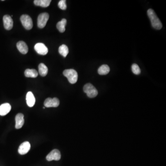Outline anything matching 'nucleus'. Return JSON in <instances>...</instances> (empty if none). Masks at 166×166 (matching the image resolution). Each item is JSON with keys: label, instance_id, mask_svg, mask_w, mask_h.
<instances>
[{"label": "nucleus", "instance_id": "16", "mask_svg": "<svg viewBox=\"0 0 166 166\" xmlns=\"http://www.w3.org/2000/svg\"><path fill=\"white\" fill-rule=\"evenodd\" d=\"M25 75L26 77L34 78L37 77L38 76V72L35 69H27L25 71Z\"/></svg>", "mask_w": 166, "mask_h": 166}, {"label": "nucleus", "instance_id": "22", "mask_svg": "<svg viewBox=\"0 0 166 166\" xmlns=\"http://www.w3.org/2000/svg\"><path fill=\"white\" fill-rule=\"evenodd\" d=\"M66 1L65 0H61L59 2L58 7L60 9L62 10H66Z\"/></svg>", "mask_w": 166, "mask_h": 166}, {"label": "nucleus", "instance_id": "10", "mask_svg": "<svg viewBox=\"0 0 166 166\" xmlns=\"http://www.w3.org/2000/svg\"><path fill=\"white\" fill-rule=\"evenodd\" d=\"M30 149V144L29 142L26 141L20 144L18 152L20 155H25L29 152Z\"/></svg>", "mask_w": 166, "mask_h": 166}, {"label": "nucleus", "instance_id": "12", "mask_svg": "<svg viewBox=\"0 0 166 166\" xmlns=\"http://www.w3.org/2000/svg\"><path fill=\"white\" fill-rule=\"evenodd\" d=\"M26 103L29 107H32L35 104L36 100L32 92H29L26 94Z\"/></svg>", "mask_w": 166, "mask_h": 166}, {"label": "nucleus", "instance_id": "19", "mask_svg": "<svg viewBox=\"0 0 166 166\" xmlns=\"http://www.w3.org/2000/svg\"><path fill=\"white\" fill-rule=\"evenodd\" d=\"M66 23H67V21L65 19H63L61 21L58 22L57 27L60 32L63 33L65 31V26L66 25Z\"/></svg>", "mask_w": 166, "mask_h": 166}, {"label": "nucleus", "instance_id": "21", "mask_svg": "<svg viewBox=\"0 0 166 166\" xmlns=\"http://www.w3.org/2000/svg\"><path fill=\"white\" fill-rule=\"evenodd\" d=\"M132 70L133 73L136 75H138L141 73V70L139 66L136 64H133L132 66Z\"/></svg>", "mask_w": 166, "mask_h": 166}, {"label": "nucleus", "instance_id": "9", "mask_svg": "<svg viewBox=\"0 0 166 166\" xmlns=\"http://www.w3.org/2000/svg\"><path fill=\"white\" fill-rule=\"evenodd\" d=\"M4 28L7 30H10L13 27V20L11 16L8 15L4 16L3 18Z\"/></svg>", "mask_w": 166, "mask_h": 166}, {"label": "nucleus", "instance_id": "5", "mask_svg": "<svg viewBox=\"0 0 166 166\" xmlns=\"http://www.w3.org/2000/svg\"><path fill=\"white\" fill-rule=\"evenodd\" d=\"M49 19V14L47 13H41L37 18V26L39 28H43L46 25Z\"/></svg>", "mask_w": 166, "mask_h": 166}, {"label": "nucleus", "instance_id": "11", "mask_svg": "<svg viewBox=\"0 0 166 166\" xmlns=\"http://www.w3.org/2000/svg\"><path fill=\"white\" fill-rule=\"evenodd\" d=\"M24 116L23 114L19 113L15 117V128L20 129L24 124Z\"/></svg>", "mask_w": 166, "mask_h": 166}, {"label": "nucleus", "instance_id": "14", "mask_svg": "<svg viewBox=\"0 0 166 166\" xmlns=\"http://www.w3.org/2000/svg\"><path fill=\"white\" fill-rule=\"evenodd\" d=\"M17 47L19 51L23 54H26L28 51L27 44L23 41H19L17 43Z\"/></svg>", "mask_w": 166, "mask_h": 166}, {"label": "nucleus", "instance_id": "7", "mask_svg": "<svg viewBox=\"0 0 166 166\" xmlns=\"http://www.w3.org/2000/svg\"><path fill=\"white\" fill-rule=\"evenodd\" d=\"M61 158V154L60 151L57 149H54L52 150L47 156L46 159L48 161H52L53 160L59 161Z\"/></svg>", "mask_w": 166, "mask_h": 166}, {"label": "nucleus", "instance_id": "8", "mask_svg": "<svg viewBox=\"0 0 166 166\" xmlns=\"http://www.w3.org/2000/svg\"><path fill=\"white\" fill-rule=\"evenodd\" d=\"M36 51L41 55H46L48 52V48L42 43H37L34 46Z\"/></svg>", "mask_w": 166, "mask_h": 166}, {"label": "nucleus", "instance_id": "3", "mask_svg": "<svg viewBox=\"0 0 166 166\" xmlns=\"http://www.w3.org/2000/svg\"><path fill=\"white\" fill-rule=\"evenodd\" d=\"M83 90L89 98H95L98 95V91L97 89L90 83L85 85Z\"/></svg>", "mask_w": 166, "mask_h": 166}, {"label": "nucleus", "instance_id": "13", "mask_svg": "<svg viewBox=\"0 0 166 166\" xmlns=\"http://www.w3.org/2000/svg\"><path fill=\"white\" fill-rule=\"evenodd\" d=\"M11 109V106L8 103L2 104L0 106V115L5 116L7 115Z\"/></svg>", "mask_w": 166, "mask_h": 166}, {"label": "nucleus", "instance_id": "17", "mask_svg": "<svg viewBox=\"0 0 166 166\" xmlns=\"http://www.w3.org/2000/svg\"><path fill=\"white\" fill-rule=\"evenodd\" d=\"M38 70L40 75L42 76H46L48 72V69L46 66L43 63H40L38 66Z\"/></svg>", "mask_w": 166, "mask_h": 166}, {"label": "nucleus", "instance_id": "18", "mask_svg": "<svg viewBox=\"0 0 166 166\" xmlns=\"http://www.w3.org/2000/svg\"><path fill=\"white\" fill-rule=\"evenodd\" d=\"M109 67L107 65H103L101 66L98 69V73L99 74L101 75L107 74H109Z\"/></svg>", "mask_w": 166, "mask_h": 166}, {"label": "nucleus", "instance_id": "20", "mask_svg": "<svg viewBox=\"0 0 166 166\" xmlns=\"http://www.w3.org/2000/svg\"><path fill=\"white\" fill-rule=\"evenodd\" d=\"M59 52L64 57H66L69 53L68 46L65 44H63L62 45L60 46L59 48Z\"/></svg>", "mask_w": 166, "mask_h": 166}, {"label": "nucleus", "instance_id": "15", "mask_svg": "<svg viewBox=\"0 0 166 166\" xmlns=\"http://www.w3.org/2000/svg\"><path fill=\"white\" fill-rule=\"evenodd\" d=\"M51 2V0H35L34 1V3L37 6L46 7L49 6Z\"/></svg>", "mask_w": 166, "mask_h": 166}, {"label": "nucleus", "instance_id": "6", "mask_svg": "<svg viewBox=\"0 0 166 166\" xmlns=\"http://www.w3.org/2000/svg\"><path fill=\"white\" fill-rule=\"evenodd\" d=\"M60 104V101L58 99L54 98H48L45 100L44 103V106L46 108H51V107H58Z\"/></svg>", "mask_w": 166, "mask_h": 166}, {"label": "nucleus", "instance_id": "4", "mask_svg": "<svg viewBox=\"0 0 166 166\" xmlns=\"http://www.w3.org/2000/svg\"><path fill=\"white\" fill-rule=\"evenodd\" d=\"M20 21L23 26L27 30L31 29L33 27V22L31 17L26 14L22 15L20 17Z\"/></svg>", "mask_w": 166, "mask_h": 166}, {"label": "nucleus", "instance_id": "2", "mask_svg": "<svg viewBox=\"0 0 166 166\" xmlns=\"http://www.w3.org/2000/svg\"><path fill=\"white\" fill-rule=\"evenodd\" d=\"M63 74L64 76L67 77L68 80L71 84H75L77 81L78 75L77 72L75 70L73 69H66L64 71Z\"/></svg>", "mask_w": 166, "mask_h": 166}, {"label": "nucleus", "instance_id": "23", "mask_svg": "<svg viewBox=\"0 0 166 166\" xmlns=\"http://www.w3.org/2000/svg\"><path fill=\"white\" fill-rule=\"evenodd\" d=\"M45 107H43V109H45Z\"/></svg>", "mask_w": 166, "mask_h": 166}, {"label": "nucleus", "instance_id": "1", "mask_svg": "<svg viewBox=\"0 0 166 166\" xmlns=\"http://www.w3.org/2000/svg\"><path fill=\"white\" fill-rule=\"evenodd\" d=\"M147 14L150 19L153 28L157 30L161 29L162 27V24L155 13V11L152 9H148Z\"/></svg>", "mask_w": 166, "mask_h": 166}]
</instances>
